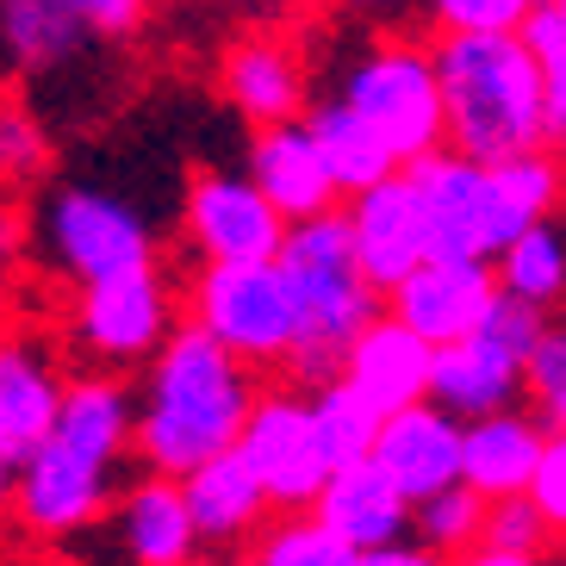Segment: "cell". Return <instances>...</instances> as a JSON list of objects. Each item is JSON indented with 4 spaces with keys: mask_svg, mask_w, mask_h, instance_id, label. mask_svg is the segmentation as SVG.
<instances>
[{
    "mask_svg": "<svg viewBox=\"0 0 566 566\" xmlns=\"http://www.w3.org/2000/svg\"><path fill=\"white\" fill-rule=\"evenodd\" d=\"M132 454V392L118 374H75L56 423L13 467V523L38 542L87 530L113 504V473Z\"/></svg>",
    "mask_w": 566,
    "mask_h": 566,
    "instance_id": "cell-1",
    "label": "cell"
},
{
    "mask_svg": "<svg viewBox=\"0 0 566 566\" xmlns=\"http://www.w3.org/2000/svg\"><path fill=\"white\" fill-rule=\"evenodd\" d=\"M255 392H262L255 374L224 343H212L200 324H175L150 355L144 392L132 405V454L144 461V473L181 480L187 467L237 449Z\"/></svg>",
    "mask_w": 566,
    "mask_h": 566,
    "instance_id": "cell-2",
    "label": "cell"
},
{
    "mask_svg": "<svg viewBox=\"0 0 566 566\" xmlns=\"http://www.w3.org/2000/svg\"><path fill=\"white\" fill-rule=\"evenodd\" d=\"M442 87V144L473 163H504L548 144L542 82L516 32H442L430 51Z\"/></svg>",
    "mask_w": 566,
    "mask_h": 566,
    "instance_id": "cell-3",
    "label": "cell"
},
{
    "mask_svg": "<svg viewBox=\"0 0 566 566\" xmlns=\"http://www.w3.org/2000/svg\"><path fill=\"white\" fill-rule=\"evenodd\" d=\"M274 262H281L293 305H300V343L286 355V374L300 380V392H312V386L336 380L349 336L380 312V293L361 281L349 250V224H343L336 206L317 218H293Z\"/></svg>",
    "mask_w": 566,
    "mask_h": 566,
    "instance_id": "cell-4",
    "label": "cell"
},
{
    "mask_svg": "<svg viewBox=\"0 0 566 566\" xmlns=\"http://www.w3.org/2000/svg\"><path fill=\"white\" fill-rule=\"evenodd\" d=\"M193 324L243 367H286L300 343V305L281 262H206L193 274Z\"/></svg>",
    "mask_w": 566,
    "mask_h": 566,
    "instance_id": "cell-5",
    "label": "cell"
},
{
    "mask_svg": "<svg viewBox=\"0 0 566 566\" xmlns=\"http://www.w3.org/2000/svg\"><path fill=\"white\" fill-rule=\"evenodd\" d=\"M336 101H349V113L380 137L399 168L442 150V87H436L430 51H417V44H399V38L367 44L343 75Z\"/></svg>",
    "mask_w": 566,
    "mask_h": 566,
    "instance_id": "cell-6",
    "label": "cell"
},
{
    "mask_svg": "<svg viewBox=\"0 0 566 566\" xmlns=\"http://www.w3.org/2000/svg\"><path fill=\"white\" fill-rule=\"evenodd\" d=\"M417 206H423V231H430V255H467V262H492L516 231H530V218L504 200L492 163H473L461 150H430L405 163Z\"/></svg>",
    "mask_w": 566,
    "mask_h": 566,
    "instance_id": "cell-7",
    "label": "cell"
},
{
    "mask_svg": "<svg viewBox=\"0 0 566 566\" xmlns=\"http://www.w3.org/2000/svg\"><path fill=\"white\" fill-rule=\"evenodd\" d=\"M38 255L63 281L87 286V281L156 262V243L132 200H118L106 187H51V200L38 212Z\"/></svg>",
    "mask_w": 566,
    "mask_h": 566,
    "instance_id": "cell-8",
    "label": "cell"
},
{
    "mask_svg": "<svg viewBox=\"0 0 566 566\" xmlns=\"http://www.w3.org/2000/svg\"><path fill=\"white\" fill-rule=\"evenodd\" d=\"M237 454L250 461V473L262 480L274 511H312L317 485L331 473V461L317 449L312 411H305V392H293V386L255 392L250 417H243V430H237Z\"/></svg>",
    "mask_w": 566,
    "mask_h": 566,
    "instance_id": "cell-9",
    "label": "cell"
},
{
    "mask_svg": "<svg viewBox=\"0 0 566 566\" xmlns=\"http://www.w3.org/2000/svg\"><path fill=\"white\" fill-rule=\"evenodd\" d=\"M175 331V312H168V286L156 274V262L125 268V274H106V281L82 286V305H75V343L101 367H137L163 349V336Z\"/></svg>",
    "mask_w": 566,
    "mask_h": 566,
    "instance_id": "cell-10",
    "label": "cell"
},
{
    "mask_svg": "<svg viewBox=\"0 0 566 566\" xmlns=\"http://www.w3.org/2000/svg\"><path fill=\"white\" fill-rule=\"evenodd\" d=\"M187 237L200 262H268L281 255L286 218L262 200V187L250 175H193L187 187Z\"/></svg>",
    "mask_w": 566,
    "mask_h": 566,
    "instance_id": "cell-11",
    "label": "cell"
},
{
    "mask_svg": "<svg viewBox=\"0 0 566 566\" xmlns=\"http://www.w3.org/2000/svg\"><path fill=\"white\" fill-rule=\"evenodd\" d=\"M349 250H355V268L374 293H392V286L411 274L423 255H430V231H423V206H417L405 168H392L386 181L349 193Z\"/></svg>",
    "mask_w": 566,
    "mask_h": 566,
    "instance_id": "cell-12",
    "label": "cell"
},
{
    "mask_svg": "<svg viewBox=\"0 0 566 566\" xmlns=\"http://www.w3.org/2000/svg\"><path fill=\"white\" fill-rule=\"evenodd\" d=\"M499 293V274L492 262H467V255H423V262L405 274L386 300H392V317L405 331H417L430 349L442 343H461V336L480 331L485 305Z\"/></svg>",
    "mask_w": 566,
    "mask_h": 566,
    "instance_id": "cell-13",
    "label": "cell"
},
{
    "mask_svg": "<svg viewBox=\"0 0 566 566\" xmlns=\"http://www.w3.org/2000/svg\"><path fill=\"white\" fill-rule=\"evenodd\" d=\"M367 461L392 480V492L405 504L430 499V492L461 480V417H449L430 399L399 405V411L380 417V436H374Z\"/></svg>",
    "mask_w": 566,
    "mask_h": 566,
    "instance_id": "cell-14",
    "label": "cell"
},
{
    "mask_svg": "<svg viewBox=\"0 0 566 566\" xmlns=\"http://www.w3.org/2000/svg\"><path fill=\"white\" fill-rule=\"evenodd\" d=\"M336 374L386 417V411H399V405L423 399V386H430V343L417 331H405L392 312H374L361 331L349 336Z\"/></svg>",
    "mask_w": 566,
    "mask_h": 566,
    "instance_id": "cell-15",
    "label": "cell"
},
{
    "mask_svg": "<svg viewBox=\"0 0 566 566\" xmlns=\"http://www.w3.org/2000/svg\"><path fill=\"white\" fill-rule=\"evenodd\" d=\"M63 367H56L51 343L38 336H0V454L25 461L44 442L63 405Z\"/></svg>",
    "mask_w": 566,
    "mask_h": 566,
    "instance_id": "cell-16",
    "label": "cell"
},
{
    "mask_svg": "<svg viewBox=\"0 0 566 566\" xmlns=\"http://www.w3.org/2000/svg\"><path fill=\"white\" fill-rule=\"evenodd\" d=\"M312 516L355 554L386 548V542H405V530H411V504L392 492V480H386L374 461L331 467L324 485H317V499H312Z\"/></svg>",
    "mask_w": 566,
    "mask_h": 566,
    "instance_id": "cell-17",
    "label": "cell"
},
{
    "mask_svg": "<svg viewBox=\"0 0 566 566\" xmlns=\"http://www.w3.org/2000/svg\"><path fill=\"white\" fill-rule=\"evenodd\" d=\"M250 181L262 187V200L293 224V218H317L331 212L343 193H336L331 168L317 156L305 118H286V125H262L250 144Z\"/></svg>",
    "mask_w": 566,
    "mask_h": 566,
    "instance_id": "cell-18",
    "label": "cell"
},
{
    "mask_svg": "<svg viewBox=\"0 0 566 566\" xmlns=\"http://www.w3.org/2000/svg\"><path fill=\"white\" fill-rule=\"evenodd\" d=\"M181 499H187V516H193V535H200V548H237V542H250L255 530L268 523V492L262 480L250 473V461L237 449L212 454V461L187 467L181 473Z\"/></svg>",
    "mask_w": 566,
    "mask_h": 566,
    "instance_id": "cell-19",
    "label": "cell"
},
{
    "mask_svg": "<svg viewBox=\"0 0 566 566\" xmlns=\"http://www.w3.org/2000/svg\"><path fill=\"white\" fill-rule=\"evenodd\" d=\"M523 392V361H511L504 349H492L480 331L461 336V343H442L430 349V386L423 399L442 405L449 417H485V411H504V405Z\"/></svg>",
    "mask_w": 566,
    "mask_h": 566,
    "instance_id": "cell-20",
    "label": "cell"
},
{
    "mask_svg": "<svg viewBox=\"0 0 566 566\" xmlns=\"http://www.w3.org/2000/svg\"><path fill=\"white\" fill-rule=\"evenodd\" d=\"M542 423L523 411H485L461 423V485H473L480 499H511L523 492L535 473V454H542Z\"/></svg>",
    "mask_w": 566,
    "mask_h": 566,
    "instance_id": "cell-21",
    "label": "cell"
},
{
    "mask_svg": "<svg viewBox=\"0 0 566 566\" xmlns=\"http://www.w3.org/2000/svg\"><path fill=\"white\" fill-rule=\"evenodd\" d=\"M224 101L250 118L255 132L286 125V118L305 113V63L286 51L281 38H243L224 56Z\"/></svg>",
    "mask_w": 566,
    "mask_h": 566,
    "instance_id": "cell-22",
    "label": "cell"
},
{
    "mask_svg": "<svg viewBox=\"0 0 566 566\" xmlns=\"http://www.w3.org/2000/svg\"><path fill=\"white\" fill-rule=\"evenodd\" d=\"M118 535H125V554L137 566H187L200 554L181 480H168V473H144V480L125 485V499H118Z\"/></svg>",
    "mask_w": 566,
    "mask_h": 566,
    "instance_id": "cell-23",
    "label": "cell"
},
{
    "mask_svg": "<svg viewBox=\"0 0 566 566\" xmlns=\"http://www.w3.org/2000/svg\"><path fill=\"white\" fill-rule=\"evenodd\" d=\"M305 132H312V144H317V156H324V168H331V181H336L343 200L361 193V187H374V181H386V175L399 168L386 156L380 137L349 113V101H317L312 113H305Z\"/></svg>",
    "mask_w": 566,
    "mask_h": 566,
    "instance_id": "cell-24",
    "label": "cell"
},
{
    "mask_svg": "<svg viewBox=\"0 0 566 566\" xmlns=\"http://www.w3.org/2000/svg\"><path fill=\"white\" fill-rule=\"evenodd\" d=\"M87 38V19L69 0H0V51L25 69L75 63Z\"/></svg>",
    "mask_w": 566,
    "mask_h": 566,
    "instance_id": "cell-25",
    "label": "cell"
},
{
    "mask_svg": "<svg viewBox=\"0 0 566 566\" xmlns=\"http://www.w3.org/2000/svg\"><path fill=\"white\" fill-rule=\"evenodd\" d=\"M492 262H499L492 274H499L504 293L542 305V312L560 305L566 300V218H554V212L535 218L530 231H516Z\"/></svg>",
    "mask_w": 566,
    "mask_h": 566,
    "instance_id": "cell-26",
    "label": "cell"
},
{
    "mask_svg": "<svg viewBox=\"0 0 566 566\" xmlns=\"http://www.w3.org/2000/svg\"><path fill=\"white\" fill-rule=\"evenodd\" d=\"M305 411H312L317 449H324V461H331V467L367 461L374 436H380V411H374V405H367L343 374L324 380V386H312V392H305Z\"/></svg>",
    "mask_w": 566,
    "mask_h": 566,
    "instance_id": "cell-27",
    "label": "cell"
},
{
    "mask_svg": "<svg viewBox=\"0 0 566 566\" xmlns=\"http://www.w3.org/2000/svg\"><path fill=\"white\" fill-rule=\"evenodd\" d=\"M480 516H485V499L473 492V485H461V480L411 504L417 542H423L430 554H467L473 542H480Z\"/></svg>",
    "mask_w": 566,
    "mask_h": 566,
    "instance_id": "cell-28",
    "label": "cell"
},
{
    "mask_svg": "<svg viewBox=\"0 0 566 566\" xmlns=\"http://www.w3.org/2000/svg\"><path fill=\"white\" fill-rule=\"evenodd\" d=\"M355 548H343L312 511L281 516L274 530H255V554L250 566H349Z\"/></svg>",
    "mask_w": 566,
    "mask_h": 566,
    "instance_id": "cell-29",
    "label": "cell"
},
{
    "mask_svg": "<svg viewBox=\"0 0 566 566\" xmlns=\"http://www.w3.org/2000/svg\"><path fill=\"white\" fill-rule=\"evenodd\" d=\"M516 38H523V51L535 63L542 113H548V137H554L566 125V32H560V19H554V7H530L523 25H516Z\"/></svg>",
    "mask_w": 566,
    "mask_h": 566,
    "instance_id": "cell-30",
    "label": "cell"
},
{
    "mask_svg": "<svg viewBox=\"0 0 566 566\" xmlns=\"http://www.w3.org/2000/svg\"><path fill=\"white\" fill-rule=\"evenodd\" d=\"M548 542H554L548 523H542V511H535L523 492H511V499H485L480 548H499V554H542Z\"/></svg>",
    "mask_w": 566,
    "mask_h": 566,
    "instance_id": "cell-31",
    "label": "cell"
},
{
    "mask_svg": "<svg viewBox=\"0 0 566 566\" xmlns=\"http://www.w3.org/2000/svg\"><path fill=\"white\" fill-rule=\"evenodd\" d=\"M542 331H548V317H542V305L516 300V293H492V305H485L480 317V336L492 343V349H504L511 361H530V349L542 343Z\"/></svg>",
    "mask_w": 566,
    "mask_h": 566,
    "instance_id": "cell-32",
    "label": "cell"
},
{
    "mask_svg": "<svg viewBox=\"0 0 566 566\" xmlns=\"http://www.w3.org/2000/svg\"><path fill=\"white\" fill-rule=\"evenodd\" d=\"M523 386H530L535 411L548 417V423H566V324L542 331V343L523 361Z\"/></svg>",
    "mask_w": 566,
    "mask_h": 566,
    "instance_id": "cell-33",
    "label": "cell"
},
{
    "mask_svg": "<svg viewBox=\"0 0 566 566\" xmlns=\"http://www.w3.org/2000/svg\"><path fill=\"white\" fill-rule=\"evenodd\" d=\"M523 499L542 511L548 535L566 542V423H554V430L542 436V454H535V473H530V485H523Z\"/></svg>",
    "mask_w": 566,
    "mask_h": 566,
    "instance_id": "cell-34",
    "label": "cell"
},
{
    "mask_svg": "<svg viewBox=\"0 0 566 566\" xmlns=\"http://www.w3.org/2000/svg\"><path fill=\"white\" fill-rule=\"evenodd\" d=\"M38 168H44V132H38V118L25 106L0 101V181L19 187V181H32Z\"/></svg>",
    "mask_w": 566,
    "mask_h": 566,
    "instance_id": "cell-35",
    "label": "cell"
},
{
    "mask_svg": "<svg viewBox=\"0 0 566 566\" xmlns=\"http://www.w3.org/2000/svg\"><path fill=\"white\" fill-rule=\"evenodd\" d=\"M442 32H516L530 0H430Z\"/></svg>",
    "mask_w": 566,
    "mask_h": 566,
    "instance_id": "cell-36",
    "label": "cell"
},
{
    "mask_svg": "<svg viewBox=\"0 0 566 566\" xmlns=\"http://www.w3.org/2000/svg\"><path fill=\"white\" fill-rule=\"evenodd\" d=\"M69 7L87 19V32H106V38L137 32L144 13H150V0H69Z\"/></svg>",
    "mask_w": 566,
    "mask_h": 566,
    "instance_id": "cell-37",
    "label": "cell"
},
{
    "mask_svg": "<svg viewBox=\"0 0 566 566\" xmlns=\"http://www.w3.org/2000/svg\"><path fill=\"white\" fill-rule=\"evenodd\" d=\"M25 243H32V231H25V212H19L13 200H0V281H7L19 262H25Z\"/></svg>",
    "mask_w": 566,
    "mask_h": 566,
    "instance_id": "cell-38",
    "label": "cell"
},
{
    "mask_svg": "<svg viewBox=\"0 0 566 566\" xmlns=\"http://www.w3.org/2000/svg\"><path fill=\"white\" fill-rule=\"evenodd\" d=\"M349 566H442V554H430L423 542L405 548V542H386V548H361Z\"/></svg>",
    "mask_w": 566,
    "mask_h": 566,
    "instance_id": "cell-39",
    "label": "cell"
},
{
    "mask_svg": "<svg viewBox=\"0 0 566 566\" xmlns=\"http://www.w3.org/2000/svg\"><path fill=\"white\" fill-rule=\"evenodd\" d=\"M454 566H542V554H499V548H480V542H473Z\"/></svg>",
    "mask_w": 566,
    "mask_h": 566,
    "instance_id": "cell-40",
    "label": "cell"
},
{
    "mask_svg": "<svg viewBox=\"0 0 566 566\" xmlns=\"http://www.w3.org/2000/svg\"><path fill=\"white\" fill-rule=\"evenodd\" d=\"M343 13H386V7H399V0H331Z\"/></svg>",
    "mask_w": 566,
    "mask_h": 566,
    "instance_id": "cell-41",
    "label": "cell"
},
{
    "mask_svg": "<svg viewBox=\"0 0 566 566\" xmlns=\"http://www.w3.org/2000/svg\"><path fill=\"white\" fill-rule=\"evenodd\" d=\"M13 511V461H7V454H0V516Z\"/></svg>",
    "mask_w": 566,
    "mask_h": 566,
    "instance_id": "cell-42",
    "label": "cell"
},
{
    "mask_svg": "<svg viewBox=\"0 0 566 566\" xmlns=\"http://www.w3.org/2000/svg\"><path fill=\"white\" fill-rule=\"evenodd\" d=\"M554 156H560V168H566V125L554 132Z\"/></svg>",
    "mask_w": 566,
    "mask_h": 566,
    "instance_id": "cell-43",
    "label": "cell"
},
{
    "mask_svg": "<svg viewBox=\"0 0 566 566\" xmlns=\"http://www.w3.org/2000/svg\"><path fill=\"white\" fill-rule=\"evenodd\" d=\"M548 7H554V19H560V32H566V0H548Z\"/></svg>",
    "mask_w": 566,
    "mask_h": 566,
    "instance_id": "cell-44",
    "label": "cell"
},
{
    "mask_svg": "<svg viewBox=\"0 0 566 566\" xmlns=\"http://www.w3.org/2000/svg\"><path fill=\"white\" fill-rule=\"evenodd\" d=\"M530 7H548V0H530Z\"/></svg>",
    "mask_w": 566,
    "mask_h": 566,
    "instance_id": "cell-45",
    "label": "cell"
},
{
    "mask_svg": "<svg viewBox=\"0 0 566 566\" xmlns=\"http://www.w3.org/2000/svg\"><path fill=\"white\" fill-rule=\"evenodd\" d=\"M187 566H200V560H187Z\"/></svg>",
    "mask_w": 566,
    "mask_h": 566,
    "instance_id": "cell-46",
    "label": "cell"
}]
</instances>
